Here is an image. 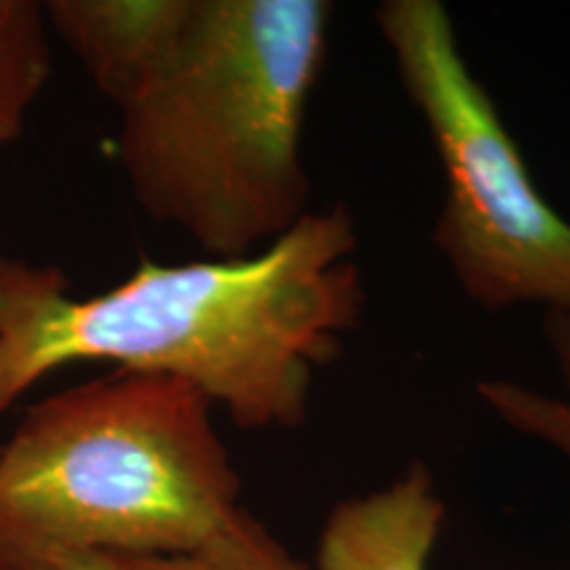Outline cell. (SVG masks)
<instances>
[{"label": "cell", "instance_id": "1", "mask_svg": "<svg viewBox=\"0 0 570 570\" xmlns=\"http://www.w3.org/2000/svg\"><path fill=\"white\" fill-rule=\"evenodd\" d=\"M346 206L315 212L244 259H140L106 294L75 298L59 267L0 254V415L75 362L169 375L246 431L309 415L317 370L365 315Z\"/></svg>", "mask_w": 570, "mask_h": 570}, {"label": "cell", "instance_id": "6", "mask_svg": "<svg viewBox=\"0 0 570 570\" xmlns=\"http://www.w3.org/2000/svg\"><path fill=\"white\" fill-rule=\"evenodd\" d=\"M38 570H309L273 531L240 508L196 550L175 554L69 552Z\"/></svg>", "mask_w": 570, "mask_h": 570}, {"label": "cell", "instance_id": "2", "mask_svg": "<svg viewBox=\"0 0 570 570\" xmlns=\"http://www.w3.org/2000/svg\"><path fill=\"white\" fill-rule=\"evenodd\" d=\"M325 0H167L119 92L135 202L214 259H244L309 214L304 122L325 69Z\"/></svg>", "mask_w": 570, "mask_h": 570}, {"label": "cell", "instance_id": "7", "mask_svg": "<svg viewBox=\"0 0 570 570\" xmlns=\"http://www.w3.org/2000/svg\"><path fill=\"white\" fill-rule=\"evenodd\" d=\"M48 30L38 0H0V148L19 138L51 77Z\"/></svg>", "mask_w": 570, "mask_h": 570}, {"label": "cell", "instance_id": "8", "mask_svg": "<svg viewBox=\"0 0 570 570\" xmlns=\"http://www.w3.org/2000/svg\"><path fill=\"white\" fill-rule=\"evenodd\" d=\"M475 394L504 425L558 449L570 462V399L550 396L515 381H481Z\"/></svg>", "mask_w": 570, "mask_h": 570}, {"label": "cell", "instance_id": "5", "mask_svg": "<svg viewBox=\"0 0 570 570\" xmlns=\"http://www.w3.org/2000/svg\"><path fill=\"white\" fill-rule=\"evenodd\" d=\"M446 508L425 465L391 487L344 499L317 541V570H428Z\"/></svg>", "mask_w": 570, "mask_h": 570}, {"label": "cell", "instance_id": "3", "mask_svg": "<svg viewBox=\"0 0 570 570\" xmlns=\"http://www.w3.org/2000/svg\"><path fill=\"white\" fill-rule=\"evenodd\" d=\"M238 497L209 399L180 377L114 370L42 399L0 446V570L196 550Z\"/></svg>", "mask_w": 570, "mask_h": 570}, {"label": "cell", "instance_id": "9", "mask_svg": "<svg viewBox=\"0 0 570 570\" xmlns=\"http://www.w3.org/2000/svg\"><path fill=\"white\" fill-rule=\"evenodd\" d=\"M541 333H544L547 352L552 356L560 383L568 391L566 399H570V315L547 312Z\"/></svg>", "mask_w": 570, "mask_h": 570}, {"label": "cell", "instance_id": "4", "mask_svg": "<svg viewBox=\"0 0 570 570\" xmlns=\"http://www.w3.org/2000/svg\"><path fill=\"white\" fill-rule=\"evenodd\" d=\"M375 21L444 173L433 244L454 283L489 312L544 306V315H570V219L533 183L462 56L452 13L439 0H386Z\"/></svg>", "mask_w": 570, "mask_h": 570}]
</instances>
